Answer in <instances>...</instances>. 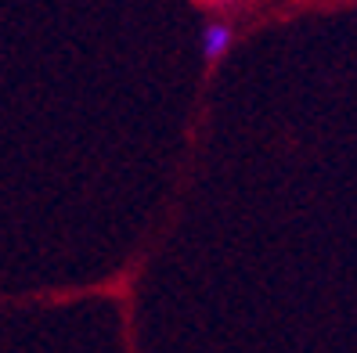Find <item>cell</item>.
I'll return each instance as SVG.
<instances>
[{"label": "cell", "instance_id": "obj_1", "mask_svg": "<svg viewBox=\"0 0 357 353\" xmlns=\"http://www.w3.org/2000/svg\"><path fill=\"white\" fill-rule=\"evenodd\" d=\"M227 47H231V29H227L224 22L206 26V33H202V54H206L209 61H217Z\"/></svg>", "mask_w": 357, "mask_h": 353}]
</instances>
